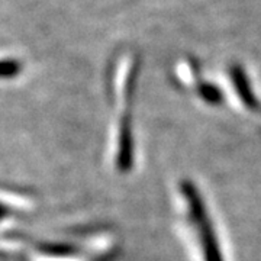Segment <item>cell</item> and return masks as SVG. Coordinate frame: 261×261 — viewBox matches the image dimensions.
Here are the masks:
<instances>
[{
    "label": "cell",
    "mask_w": 261,
    "mask_h": 261,
    "mask_svg": "<svg viewBox=\"0 0 261 261\" xmlns=\"http://www.w3.org/2000/svg\"><path fill=\"white\" fill-rule=\"evenodd\" d=\"M177 202L181 224L196 261H226L205 197L192 178H180Z\"/></svg>",
    "instance_id": "6da1fadb"
},
{
    "label": "cell",
    "mask_w": 261,
    "mask_h": 261,
    "mask_svg": "<svg viewBox=\"0 0 261 261\" xmlns=\"http://www.w3.org/2000/svg\"><path fill=\"white\" fill-rule=\"evenodd\" d=\"M135 61L122 63L113 74L112 164L118 174L126 176L135 163V141L132 128V103L135 87Z\"/></svg>",
    "instance_id": "7a4b0ae2"
},
{
    "label": "cell",
    "mask_w": 261,
    "mask_h": 261,
    "mask_svg": "<svg viewBox=\"0 0 261 261\" xmlns=\"http://www.w3.org/2000/svg\"><path fill=\"white\" fill-rule=\"evenodd\" d=\"M97 237L96 240L82 243L79 240H57L35 244L29 250L31 261H115L116 245L105 243Z\"/></svg>",
    "instance_id": "3957f363"
},
{
    "label": "cell",
    "mask_w": 261,
    "mask_h": 261,
    "mask_svg": "<svg viewBox=\"0 0 261 261\" xmlns=\"http://www.w3.org/2000/svg\"><path fill=\"white\" fill-rule=\"evenodd\" d=\"M229 75H231V83L233 84L238 106L243 109V112H247L254 119H257L258 125L261 126V103L257 99V96H254V92L248 84L245 73L233 68L231 70Z\"/></svg>",
    "instance_id": "277c9868"
}]
</instances>
